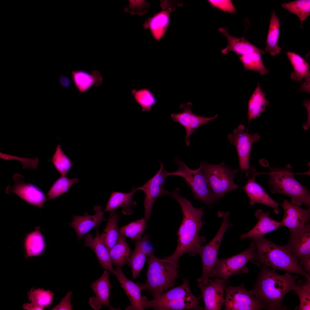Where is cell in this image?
Masks as SVG:
<instances>
[{
  "label": "cell",
  "mask_w": 310,
  "mask_h": 310,
  "mask_svg": "<svg viewBox=\"0 0 310 310\" xmlns=\"http://www.w3.org/2000/svg\"><path fill=\"white\" fill-rule=\"evenodd\" d=\"M177 187L170 191V195L179 203L183 213L182 222L177 232V245L174 252L163 259L177 268L181 256L187 253L193 256L197 253V250L206 241L205 237L199 235L202 227L205 224L202 218L204 214L203 208L194 207L191 202L179 193Z\"/></svg>",
  "instance_id": "1"
},
{
  "label": "cell",
  "mask_w": 310,
  "mask_h": 310,
  "mask_svg": "<svg viewBox=\"0 0 310 310\" xmlns=\"http://www.w3.org/2000/svg\"><path fill=\"white\" fill-rule=\"evenodd\" d=\"M299 277L286 272L278 274L263 265L250 291L258 301L268 305L267 310H286L283 299L288 292L296 290L295 281Z\"/></svg>",
  "instance_id": "2"
},
{
  "label": "cell",
  "mask_w": 310,
  "mask_h": 310,
  "mask_svg": "<svg viewBox=\"0 0 310 310\" xmlns=\"http://www.w3.org/2000/svg\"><path fill=\"white\" fill-rule=\"evenodd\" d=\"M251 239L256 247L255 258L251 261L253 263L258 266L263 265L272 268L274 271L282 270L310 279V274L300 266L286 245H278L263 237Z\"/></svg>",
  "instance_id": "3"
},
{
  "label": "cell",
  "mask_w": 310,
  "mask_h": 310,
  "mask_svg": "<svg viewBox=\"0 0 310 310\" xmlns=\"http://www.w3.org/2000/svg\"><path fill=\"white\" fill-rule=\"evenodd\" d=\"M144 309L156 310H202L199 299L192 293L188 279L184 278L182 283L163 292L160 296L149 300L142 296Z\"/></svg>",
  "instance_id": "4"
},
{
  "label": "cell",
  "mask_w": 310,
  "mask_h": 310,
  "mask_svg": "<svg viewBox=\"0 0 310 310\" xmlns=\"http://www.w3.org/2000/svg\"><path fill=\"white\" fill-rule=\"evenodd\" d=\"M269 168L268 174L273 193L284 194L291 198L292 203L300 206L304 204L309 208V192L295 178V173L292 172L290 165H288L284 168Z\"/></svg>",
  "instance_id": "5"
},
{
  "label": "cell",
  "mask_w": 310,
  "mask_h": 310,
  "mask_svg": "<svg viewBox=\"0 0 310 310\" xmlns=\"http://www.w3.org/2000/svg\"><path fill=\"white\" fill-rule=\"evenodd\" d=\"M147 255L146 280L144 284H138L141 290H147L156 298L174 285L178 278L177 268L170 262L157 258L153 251Z\"/></svg>",
  "instance_id": "6"
},
{
  "label": "cell",
  "mask_w": 310,
  "mask_h": 310,
  "mask_svg": "<svg viewBox=\"0 0 310 310\" xmlns=\"http://www.w3.org/2000/svg\"><path fill=\"white\" fill-rule=\"evenodd\" d=\"M200 165L216 201L223 197L227 193L238 188V185L234 183V178L238 172V168L231 169L224 162L218 164H212L202 161Z\"/></svg>",
  "instance_id": "7"
},
{
  "label": "cell",
  "mask_w": 310,
  "mask_h": 310,
  "mask_svg": "<svg viewBox=\"0 0 310 310\" xmlns=\"http://www.w3.org/2000/svg\"><path fill=\"white\" fill-rule=\"evenodd\" d=\"M174 162L177 164L178 168L175 171L168 172V176L177 175L183 178L190 187L194 199L211 206L216 200L201 165L196 169H191L177 156L175 158Z\"/></svg>",
  "instance_id": "8"
},
{
  "label": "cell",
  "mask_w": 310,
  "mask_h": 310,
  "mask_svg": "<svg viewBox=\"0 0 310 310\" xmlns=\"http://www.w3.org/2000/svg\"><path fill=\"white\" fill-rule=\"evenodd\" d=\"M232 226L228 219L223 218L220 227L213 238L207 244L197 250V253L201 257L202 265V275L197 279L198 282L206 285L211 278L214 277L217 254L221 241L226 230Z\"/></svg>",
  "instance_id": "9"
},
{
  "label": "cell",
  "mask_w": 310,
  "mask_h": 310,
  "mask_svg": "<svg viewBox=\"0 0 310 310\" xmlns=\"http://www.w3.org/2000/svg\"><path fill=\"white\" fill-rule=\"evenodd\" d=\"M256 247L251 241L250 246L241 253L224 259L218 257L214 271V277L228 280L231 276L247 273L249 269L246 266L249 261L254 259Z\"/></svg>",
  "instance_id": "10"
},
{
  "label": "cell",
  "mask_w": 310,
  "mask_h": 310,
  "mask_svg": "<svg viewBox=\"0 0 310 310\" xmlns=\"http://www.w3.org/2000/svg\"><path fill=\"white\" fill-rule=\"evenodd\" d=\"M225 291V310H258L268 307L258 301L243 284L237 287H226Z\"/></svg>",
  "instance_id": "11"
},
{
  "label": "cell",
  "mask_w": 310,
  "mask_h": 310,
  "mask_svg": "<svg viewBox=\"0 0 310 310\" xmlns=\"http://www.w3.org/2000/svg\"><path fill=\"white\" fill-rule=\"evenodd\" d=\"M159 163L160 168L157 173L143 185L137 187L138 190H142L144 194V218L147 221L150 219L152 208L157 199L160 196L170 195V191L164 188L168 172L165 169L162 162Z\"/></svg>",
  "instance_id": "12"
},
{
  "label": "cell",
  "mask_w": 310,
  "mask_h": 310,
  "mask_svg": "<svg viewBox=\"0 0 310 310\" xmlns=\"http://www.w3.org/2000/svg\"><path fill=\"white\" fill-rule=\"evenodd\" d=\"M300 266L310 273V225L308 222L302 228L290 232L286 245Z\"/></svg>",
  "instance_id": "13"
},
{
  "label": "cell",
  "mask_w": 310,
  "mask_h": 310,
  "mask_svg": "<svg viewBox=\"0 0 310 310\" xmlns=\"http://www.w3.org/2000/svg\"><path fill=\"white\" fill-rule=\"evenodd\" d=\"M245 128L244 125L241 124L227 136L230 143L236 147L241 171L250 168L249 160L251 148L253 144L260 139L259 135L257 133L252 134L245 132Z\"/></svg>",
  "instance_id": "14"
},
{
  "label": "cell",
  "mask_w": 310,
  "mask_h": 310,
  "mask_svg": "<svg viewBox=\"0 0 310 310\" xmlns=\"http://www.w3.org/2000/svg\"><path fill=\"white\" fill-rule=\"evenodd\" d=\"M12 180L15 183L7 187V193H14L26 202L40 208L44 205L47 200L46 195L37 186L26 183L24 177L18 173L13 175Z\"/></svg>",
  "instance_id": "15"
},
{
  "label": "cell",
  "mask_w": 310,
  "mask_h": 310,
  "mask_svg": "<svg viewBox=\"0 0 310 310\" xmlns=\"http://www.w3.org/2000/svg\"><path fill=\"white\" fill-rule=\"evenodd\" d=\"M226 281L217 277L214 279H210L206 285L198 282L197 286L201 290V296L204 303V310L221 309L224 301Z\"/></svg>",
  "instance_id": "16"
},
{
  "label": "cell",
  "mask_w": 310,
  "mask_h": 310,
  "mask_svg": "<svg viewBox=\"0 0 310 310\" xmlns=\"http://www.w3.org/2000/svg\"><path fill=\"white\" fill-rule=\"evenodd\" d=\"M192 104L190 102L180 105V108L183 112L177 114L173 113L171 117L173 121L179 123L185 129L186 131V143L189 146L190 145L189 138L194 131L201 125L215 120L218 117L216 114L211 117H207L197 115L191 110Z\"/></svg>",
  "instance_id": "17"
},
{
  "label": "cell",
  "mask_w": 310,
  "mask_h": 310,
  "mask_svg": "<svg viewBox=\"0 0 310 310\" xmlns=\"http://www.w3.org/2000/svg\"><path fill=\"white\" fill-rule=\"evenodd\" d=\"M247 170L246 175L248 180L243 188L250 200V205L254 206L258 203L270 206L273 208L274 213L278 214L279 204L274 200L255 181L256 176L259 173L254 168H250Z\"/></svg>",
  "instance_id": "18"
},
{
  "label": "cell",
  "mask_w": 310,
  "mask_h": 310,
  "mask_svg": "<svg viewBox=\"0 0 310 310\" xmlns=\"http://www.w3.org/2000/svg\"><path fill=\"white\" fill-rule=\"evenodd\" d=\"M281 205L284 211L283 219L280 221L281 225L288 228L290 232L303 228L309 222L310 217L309 208L307 209L302 208L287 199L284 200Z\"/></svg>",
  "instance_id": "19"
},
{
  "label": "cell",
  "mask_w": 310,
  "mask_h": 310,
  "mask_svg": "<svg viewBox=\"0 0 310 310\" xmlns=\"http://www.w3.org/2000/svg\"><path fill=\"white\" fill-rule=\"evenodd\" d=\"M95 214L91 215L86 212L82 216H73L72 221L68 224L73 228L76 234L78 241L94 228H99L102 222L106 219L103 216L104 213L102 211L100 206L94 208Z\"/></svg>",
  "instance_id": "20"
},
{
  "label": "cell",
  "mask_w": 310,
  "mask_h": 310,
  "mask_svg": "<svg viewBox=\"0 0 310 310\" xmlns=\"http://www.w3.org/2000/svg\"><path fill=\"white\" fill-rule=\"evenodd\" d=\"M110 274L105 270L101 276L92 283L90 286L94 292L95 296L89 299V304L95 310L100 309L102 305L108 307L111 309L115 308L109 303V297L112 286L109 279Z\"/></svg>",
  "instance_id": "21"
},
{
  "label": "cell",
  "mask_w": 310,
  "mask_h": 310,
  "mask_svg": "<svg viewBox=\"0 0 310 310\" xmlns=\"http://www.w3.org/2000/svg\"><path fill=\"white\" fill-rule=\"evenodd\" d=\"M84 239L85 246L90 248L94 252L102 267L105 270L115 275L109 250L101 237L98 228H96L94 238L90 233H88L84 236Z\"/></svg>",
  "instance_id": "22"
},
{
  "label": "cell",
  "mask_w": 310,
  "mask_h": 310,
  "mask_svg": "<svg viewBox=\"0 0 310 310\" xmlns=\"http://www.w3.org/2000/svg\"><path fill=\"white\" fill-rule=\"evenodd\" d=\"M270 212H264L261 209L255 214L258 221L255 226L248 232L240 236L241 239H257L263 237L266 234L277 229L281 226L280 222L277 221L270 216Z\"/></svg>",
  "instance_id": "23"
},
{
  "label": "cell",
  "mask_w": 310,
  "mask_h": 310,
  "mask_svg": "<svg viewBox=\"0 0 310 310\" xmlns=\"http://www.w3.org/2000/svg\"><path fill=\"white\" fill-rule=\"evenodd\" d=\"M115 275L121 284V287L125 291L131 303L125 310H143L144 307L141 295L142 290L138 283H135L127 278L121 268L117 267Z\"/></svg>",
  "instance_id": "24"
},
{
  "label": "cell",
  "mask_w": 310,
  "mask_h": 310,
  "mask_svg": "<svg viewBox=\"0 0 310 310\" xmlns=\"http://www.w3.org/2000/svg\"><path fill=\"white\" fill-rule=\"evenodd\" d=\"M227 38L228 44L225 48L221 51V53L225 55L230 51H232L239 56L253 53H257L263 55L265 51L261 50L247 40L243 36L241 38H236L230 35L227 28H220L218 29Z\"/></svg>",
  "instance_id": "25"
},
{
  "label": "cell",
  "mask_w": 310,
  "mask_h": 310,
  "mask_svg": "<svg viewBox=\"0 0 310 310\" xmlns=\"http://www.w3.org/2000/svg\"><path fill=\"white\" fill-rule=\"evenodd\" d=\"M138 190L137 187L133 186L131 191L129 193L113 191L103 211L104 212L114 211L119 208H121L123 214L131 215L133 212L132 207L135 206L137 204L136 201L132 200V198Z\"/></svg>",
  "instance_id": "26"
},
{
  "label": "cell",
  "mask_w": 310,
  "mask_h": 310,
  "mask_svg": "<svg viewBox=\"0 0 310 310\" xmlns=\"http://www.w3.org/2000/svg\"><path fill=\"white\" fill-rule=\"evenodd\" d=\"M26 258L39 255L43 253L46 247L45 238L41 232L40 226L27 234L23 240Z\"/></svg>",
  "instance_id": "27"
},
{
  "label": "cell",
  "mask_w": 310,
  "mask_h": 310,
  "mask_svg": "<svg viewBox=\"0 0 310 310\" xmlns=\"http://www.w3.org/2000/svg\"><path fill=\"white\" fill-rule=\"evenodd\" d=\"M259 83L248 102V117L249 125L253 119L258 118L265 111L269 102L265 97Z\"/></svg>",
  "instance_id": "28"
},
{
  "label": "cell",
  "mask_w": 310,
  "mask_h": 310,
  "mask_svg": "<svg viewBox=\"0 0 310 310\" xmlns=\"http://www.w3.org/2000/svg\"><path fill=\"white\" fill-rule=\"evenodd\" d=\"M170 12L164 10L149 18L145 22L144 27L149 28L153 36L159 40L165 34L168 27Z\"/></svg>",
  "instance_id": "29"
},
{
  "label": "cell",
  "mask_w": 310,
  "mask_h": 310,
  "mask_svg": "<svg viewBox=\"0 0 310 310\" xmlns=\"http://www.w3.org/2000/svg\"><path fill=\"white\" fill-rule=\"evenodd\" d=\"M120 217L116 210L110 212L106 227L101 237L109 251L117 242L120 235L118 223Z\"/></svg>",
  "instance_id": "30"
},
{
  "label": "cell",
  "mask_w": 310,
  "mask_h": 310,
  "mask_svg": "<svg viewBox=\"0 0 310 310\" xmlns=\"http://www.w3.org/2000/svg\"><path fill=\"white\" fill-rule=\"evenodd\" d=\"M279 34V18L276 15L275 11L273 10L266 41V47L264 51L265 53H269L271 55L274 56L280 52L281 49L278 44Z\"/></svg>",
  "instance_id": "31"
},
{
  "label": "cell",
  "mask_w": 310,
  "mask_h": 310,
  "mask_svg": "<svg viewBox=\"0 0 310 310\" xmlns=\"http://www.w3.org/2000/svg\"><path fill=\"white\" fill-rule=\"evenodd\" d=\"M125 238L120 234L117 242L109 251L112 264L121 268L126 264L132 252Z\"/></svg>",
  "instance_id": "32"
},
{
  "label": "cell",
  "mask_w": 310,
  "mask_h": 310,
  "mask_svg": "<svg viewBox=\"0 0 310 310\" xmlns=\"http://www.w3.org/2000/svg\"><path fill=\"white\" fill-rule=\"evenodd\" d=\"M135 245L126 264L131 268L133 278L135 280L143 268L149 251L140 240L135 241Z\"/></svg>",
  "instance_id": "33"
},
{
  "label": "cell",
  "mask_w": 310,
  "mask_h": 310,
  "mask_svg": "<svg viewBox=\"0 0 310 310\" xmlns=\"http://www.w3.org/2000/svg\"><path fill=\"white\" fill-rule=\"evenodd\" d=\"M286 55L294 69L291 74L292 80L301 82L310 76L309 65L303 58L298 54L289 51L286 53Z\"/></svg>",
  "instance_id": "34"
},
{
  "label": "cell",
  "mask_w": 310,
  "mask_h": 310,
  "mask_svg": "<svg viewBox=\"0 0 310 310\" xmlns=\"http://www.w3.org/2000/svg\"><path fill=\"white\" fill-rule=\"evenodd\" d=\"M147 221L144 218L131 222L119 228L120 234L132 241H136L142 238L144 232L147 228Z\"/></svg>",
  "instance_id": "35"
},
{
  "label": "cell",
  "mask_w": 310,
  "mask_h": 310,
  "mask_svg": "<svg viewBox=\"0 0 310 310\" xmlns=\"http://www.w3.org/2000/svg\"><path fill=\"white\" fill-rule=\"evenodd\" d=\"M79 182L77 178L70 179L65 176H61L55 181L46 195L47 200L53 199L61 195L68 191L72 185Z\"/></svg>",
  "instance_id": "36"
},
{
  "label": "cell",
  "mask_w": 310,
  "mask_h": 310,
  "mask_svg": "<svg viewBox=\"0 0 310 310\" xmlns=\"http://www.w3.org/2000/svg\"><path fill=\"white\" fill-rule=\"evenodd\" d=\"M261 54L253 53L239 56L240 61L246 70H251L264 75L269 72L264 66Z\"/></svg>",
  "instance_id": "37"
},
{
  "label": "cell",
  "mask_w": 310,
  "mask_h": 310,
  "mask_svg": "<svg viewBox=\"0 0 310 310\" xmlns=\"http://www.w3.org/2000/svg\"><path fill=\"white\" fill-rule=\"evenodd\" d=\"M281 6L293 13L299 18L301 26L304 20L310 15V0H297L282 3Z\"/></svg>",
  "instance_id": "38"
},
{
  "label": "cell",
  "mask_w": 310,
  "mask_h": 310,
  "mask_svg": "<svg viewBox=\"0 0 310 310\" xmlns=\"http://www.w3.org/2000/svg\"><path fill=\"white\" fill-rule=\"evenodd\" d=\"M71 74L75 86L80 92H86L95 84V80L93 75L84 70L72 71Z\"/></svg>",
  "instance_id": "39"
},
{
  "label": "cell",
  "mask_w": 310,
  "mask_h": 310,
  "mask_svg": "<svg viewBox=\"0 0 310 310\" xmlns=\"http://www.w3.org/2000/svg\"><path fill=\"white\" fill-rule=\"evenodd\" d=\"M52 162L61 176H65L74 164L63 152L61 146L58 145L53 156Z\"/></svg>",
  "instance_id": "40"
},
{
  "label": "cell",
  "mask_w": 310,
  "mask_h": 310,
  "mask_svg": "<svg viewBox=\"0 0 310 310\" xmlns=\"http://www.w3.org/2000/svg\"><path fill=\"white\" fill-rule=\"evenodd\" d=\"M294 291L299 299V310H310V279H301L296 284Z\"/></svg>",
  "instance_id": "41"
},
{
  "label": "cell",
  "mask_w": 310,
  "mask_h": 310,
  "mask_svg": "<svg viewBox=\"0 0 310 310\" xmlns=\"http://www.w3.org/2000/svg\"><path fill=\"white\" fill-rule=\"evenodd\" d=\"M131 93L135 101L144 111H151L152 106L156 104V100L154 95L148 89L134 90Z\"/></svg>",
  "instance_id": "42"
},
{
  "label": "cell",
  "mask_w": 310,
  "mask_h": 310,
  "mask_svg": "<svg viewBox=\"0 0 310 310\" xmlns=\"http://www.w3.org/2000/svg\"><path fill=\"white\" fill-rule=\"evenodd\" d=\"M54 293L49 290H44L42 288L32 289L28 293L29 300L34 303L44 308L47 307L51 303Z\"/></svg>",
  "instance_id": "43"
},
{
  "label": "cell",
  "mask_w": 310,
  "mask_h": 310,
  "mask_svg": "<svg viewBox=\"0 0 310 310\" xmlns=\"http://www.w3.org/2000/svg\"><path fill=\"white\" fill-rule=\"evenodd\" d=\"M129 5L125 11L127 12L139 15H144L148 10L149 3L144 0H129Z\"/></svg>",
  "instance_id": "44"
},
{
  "label": "cell",
  "mask_w": 310,
  "mask_h": 310,
  "mask_svg": "<svg viewBox=\"0 0 310 310\" xmlns=\"http://www.w3.org/2000/svg\"><path fill=\"white\" fill-rule=\"evenodd\" d=\"M0 157L4 160H15L21 162L23 164V168L36 169L38 167L39 159L37 157L30 158L18 157L16 156L0 153Z\"/></svg>",
  "instance_id": "45"
},
{
  "label": "cell",
  "mask_w": 310,
  "mask_h": 310,
  "mask_svg": "<svg viewBox=\"0 0 310 310\" xmlns=\"http://www.w3.org/2000/svg\"><path fill=\"white\" fill-rule=\"evenodd\" d=\"M208 1L212 7L223 11H227L232 14L236 12L235 6L231 0H209Z\"/></svg>",
  "instance_id": "46"
},
{
  "label": "cell",
  "mask_w": 310,
  "mask_h": 310,
  "mask_svg": "<svg viewBox=\"0 0 310 310\" xmlns=\"http://www.w3.org/2000/svg\"><path fill=\"white\" fill-rule=\"evenodd\" d=\"M72 294V292L71 291L68 292L60 303L53 307L52 309L72 310V307L71 302V297Z\"/></svg>",
  "instance_id": "47"
},
{
  "label": "cell",
  "mask_w": 310,
  "mask_h": 310,
  "mask_svg": "<svg viewBox=\"0 0 310 310\" xmlns=\"http://www.w3.org/2000/svg\"><path fill=\"white\" fill-rule=\"evenodd\" d=\"M59 82L61 86L65 88H68L71 84L70 79L63 75L60 76L59 79Z\"/></svg>",
  "instance_id": "48"
},
{
  "label": "cell",
  "mask_w": 310,
  "mask_h": 310,
  "mask_svg": "<svg viewBox=\"0 0 310 310\" xmlns=\"http://www.w3.org/2000/svg\"><path fill=\"white\" fill-rule=\"evenodd\" d=\"M92 75L95 80L94 86H99L102 81V78L100 73L98 71L94 70L92 71Z\"/></svg>",
  "instance_id": "49"
},
{
  "label": "cell",
  "mask_w": 310,
  "mask_h": 310,
  "mask_svg": "<svg viewBox=\"0 0 310 310\" xmlns=\"http://www.w3.org/2000/svg\"><path fill=\"white\" fill-rule=\"evenodd\" d=\"M24 309L27 310H42L43 307L34 303H26L24 305Z\"/></svg>",
  "instance_id": "50"
},
{
  "label": "cell",
  "mask_w": 310,
  "mask_h": 310,
  "mask_svg": "<svg viewBox=\"0 0 310 310\" xmlns=\"http://www.w3.org/2000/svg\"><path fill=\"white\" fill-rule=\"evenodd\" d=\"M309 81L310 76L307 78V80L304 83L301 87V90L302 91L309 93Z\"/></svg>",
  "instance_id": "51"
}]
</instances>
